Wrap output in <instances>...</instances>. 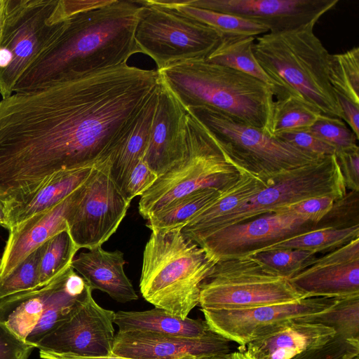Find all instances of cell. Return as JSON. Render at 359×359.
I'll return each instance as SVG.
<instances>
[{"instance_id":"obj_46","label":"cell","mask_w":359,"mask_h":359,"mask_svg":"<svg viewBox=\"0 0 359 359\" xmlns=\"http://www.w3.org/2000/svg\"><path fill=\"white\" fill-rule=\"evenodd\" d=\"M111 0H58L49 20L53 24L63 22L76 14L109 4Z\"/></svg>"},{"instance_id":"obj_20","label":"cell","mask_w":359,"mask_h":359,"mask_svg":"<svg viewBox=\"0 0 359 359\" xmlns=\"http://www.w3.org/2000/svg\"><path fill=\"white\" fill-rule=\"evenodd\" d=\"M79 189L55 206L29 217L8 231L0 259V277L11 273L53 236L68 230L67 217Z\"/></svg>"},{"instance_id":"obj_12","label":"cell","mask_w":359,"mask_h":359,"mask_svg":"<svg viewBox=\"0 0 359 359\" xmlns=\"http://www.w3.org/2000/svg\"><path fill=\"white\" fill-rule=\"evenodd\" d=\"M130 203L109 177L107 164L97 163L79 187L67 217L76 246L88 250L102 246L117 230Z\"/></svg>"},{"instance_id":"obj_27","label":"cell","mask_w":359,"mask_h":359,"mask_svg":"<svg viewBox=\"0 0 359 359\" xmlns=\"http://www.w3.org/2000/svg\"><path fill=\"white\" fill-rule=\"evenodd\" d=\"M114 323L118 331H142L184 337H202L211 330L205 320L188 317L182 319L156 307L144 311H117Z\"/></svg>"},{"instance_id":"obj_1","label":"cell","mask_w":359,"mask_h":359,"mask_svg":"<svg viewBox=\"0 0 359 359\" xmlns=\"http://www.w3.org/2000/svg\"><path fill=\"white\" fill-rule=\"evenodd\" d=\"M156 70L123 64L0 101V198L107 160L157 90Z\"/></svg>"},{"instance_id":"obj_50","label":"cell","mask_w":359,"mask_h":359,"mask_svg":"<svg viewBox=\"0 0 359 359\" xmlns=\"http://www.w3.org/2000/svg\"><path fill=\"white\" fill-rule=\"evenodd\" d=\"M0 226L9 230L10 225L7 217L6 202L0 198Z\"/></svg>"},{"instance_id":"obj_49","label":"cell","mask_w":359,"mask_h":359,"mask_svg":"<svg viewBox=\"0 0 359 359\" xmlns=\"http://www.w3.org/2000/svg\"><path fill=\"white\" fill-rule=\"evenodd\" d=\"M39 356L42 359H135L126 357L110 355L107 356H81L72 354H63L39 350ZM193 355H187L177 359H194Z\"/></svg>"},{"instance_id":"obj_45","label":"cell","mask_w":359,"mask_h":359,"mask_svg":"<svg viewBox=\"0 0 359 359\" xmlns=\"http://www.w3.org/2000/svg\"><path fill=\"white\" fill-rule=\"evenodd\" d=\"M34 348L0 322V359H29Z\"/></svg>"},{"instance_id":"obj_9","label":"cell","mask_w":359,"mask_h":359,"mask_svg":"<svg viewBox=\"0 0 359 359\" xmlns=\"http://www.w3.org/2000/svg\"><path fill=\"white\" fill-rule=\"evenodd\" d=\"M344 178L335 154L295 168L274 180L248 201L201 228L182 231L191 239L226 226L274 212L278 208L318 196L335 201L346 194Z\"/></svg>"},{"instance_id":"obj_2","label":"cell","mask_w":359,"mask_h":359,"mask_svg":"<svg viewBox=\"0 0 359 359\" xmlns=\"http://www.w3.org/2000/svg\"><path fill=\"white\" fill-rule=\"evenodd\" d=\"M140 4L111 0L65 20L55 41L20 78L13 93L127 64L139 53L135 29Z\"/></svg>"},{"instance_id":"obj_40","label":"cell","mask_w":359,"mask_h":359,"mask_svg":"<svg viewBox=\"0 0 359 359\" xmlns=\"http://www.w3.org/2000/svg\"><path fill=\"white\" fill-rule=\"evenodd\" d=\"M355 226H359V192L349 191L334 202L330 212L316 227L346 229Z\"/></svg>"},{"instance_id":"obj_31","label":"cell","mask_w":359,"mask_h":359,"mask_svg":"<svg viewBox=\"0 0 359 359\" xmlns=\"http://www.w3.org/2000/svg\"><path fill=\"white\" fill-rule=\"evenodd\" d=\"M222 191L215 188L201 189L173 201L151 214L147 219V226L151 231L182 229L195 215L215 200Z\"/></svg>"},{"instance_id":"obj_35","label":"cell","mask_w":359,"mask_h":359,"mask_svg":"<svg viewBox=\"0 0 359 359\" xmlns=\"http://www.w3.org/2000/svg\"><path fill=\"white\" fill-rule=\"evenodd\" d=\"M329 79L337 95L359 105V48L330 55Z\"/></svg>"},{"instance_id":"obj_54","label":"cell","mask_w":359,"mask_h":359,"mask_svg":"<svg viewBox=\"0 0 359 359\" xmlns=\"http://www.w3.org/2000/svg\"><path fill=\"white\" fill-rule=\"evenodd\" d=\"M231 359H250L243 351H235L231 353Z\"/></svg>"},{"instance_id":"obj_28","label":"cell","mask_w":359,"mask_h":359,"mask_svg":"<svg viewBox=\"0 0 359 359\" xmlns=\"http://www.w3.org/2000/svg\"><path fill=\"white\" fill-rule=\"evenodd\" d=\"M239 172L238 178L222 189L215 200L195 215L182 229V231L202 227L215 219L235 210L270 185L250 172L245 170H239Z\"/></svg>"},{"instance_id":"obj_44","label":"cell","mask_w":359,"mask_h":359,"mask_svg":"<svg viewBox=\"0 0 359 359\" xmlns=\"http://www.w3.org/2000/svg\"><path fill=\"white\" fill-rule=\"evenodd\" d=\"M158 175L141 159L129 175L122 194L131 202L137 196H142L158 178Z\"/></svg>"},{"instance_id":"obj_19","label":"cell","mask_w":359,"mask_h":359,"mask_svg":"<svg viewBox=\"0 0 359 359\" xmlns=\"http://www.w3.org/2000/svg\"><path fill=\"white\" fill-rule=\"evenodd\" d=\"M187 114V108L160 78L149 142L142 158L158 176L185 156Z\"/></svg>"},{"instance_id":"obj_47","label":"cell","mask_w":359,"mask_h":359,"mask_svg":"<svg viewBox=\"0 0 359 359\" xmlns=\"http://www.w3.org/2000/svg\"><path fill=\"white\" fill-rule=\"evenodd\" d=\"M346 189L359 192V147L335 154Z\"/></svg>"},{"instance_id":"obj_36","label":"cell","mask_w":359,"mask_h":359,"mask_svg":"<svg viewBox=\"0 0 359 359\" xmlns=\"http://www.w3.org/2000/svg\"><path fill=\"white\" fill-rule=\"evenodd\" d=\"M308 323L330 327L338 337L359 339V295L338 298L332 307Z\"/></svg>"},{"instance_id":"obj_42","label":"cell","mask_w":359,"mask_h":359,"mask_svg":"<svg viewBox=\"0 0 359 359\" xmlns=\"http://www.w3.org/2000/svg\"><path fill=\"white\" fill-rule=\"evenodd\" d=\"M334 201L330 196L313 197L278 208L274 212L292 213L304 220L318 224L330 212Z\"/></svg>"},{"instance_id":"obj_24","label":"cell","mask_w":359,"mask_h":359,"mask_svg":"<svg viewBox=\"0 0 359 359\" xmlns=\"http://www.w3.org/2000/svg\"><path fill=\"white\" fill-rule=\"evenodd\" d=\"M158 88L137 116L125 138L109 158L104 161L107 165L109 177L121 191L129 175L143 158L147 150Z\"/></svg>"},{"instance_id":"obj_25","label":"cell","mask_w":359,"mask_h":359,"mask_svg":"<svg viewBox=\"0 0 359 359\" xmlns=\"http://www.w3.org/2000/svg\"><path fill=\"white\" fill-rule=\"evenodd\" d=\"M61 274L47 285L0 300V322L25 341L53 297Z\"/></svg>"},{"instance_id":"obj_13","label":"cell","mask_w":359,"mask_h":359,"mask_svg":"<svg viewBox=\"0 0 359 359\" xmlns=\"http://www.w3.org/2000/svg\"><path fill=\"white\" fill-rule=\"evenodd\" d=\"M338 298L313 297L298 301L230 309H201L210 329L240 348L279 331L295 322H308L332 307Z\"/></svg>"},{"instance_id":"obj_16","label":"cell","mask_w":359,"mask_h":359,"mask_svg":"<svg viewBox=\"0 0 359 359\" xmlns=\"http://www.w3.org/2000/svg\"><path fill=\"white\" fill-rule=\"evenodd\" d=\"M338 2L339 0H185L190 6L255 21L272 33L316 23Z\"/></svg>"},{"instance_id":"obj_11","label":"cell","mask_w":359,"mask_h":359,"mask_svg":"<svg viewBox=\"0 0 359 359\" xmlns=\"http://www.w3.org/2000/svg\"><path fill=\"white\" fill-rule=\"evenodd\" d=\"M58 0H6V20L0 46L11 54L9 65L0 69L2 99L13 93L20 78L57 39L65 20L52 24L49 18Z\"/></svg>"},{"instance_id":"obj_23","label":"cell","mask_w":359,"mask_h":359,"mask_svg":"<svg viewBox=\"0 0 359 359\" xmlns=\"http://www.w3.org/2000/svg\"><path fill=\"white\" fill-rule=\"evenodd\" d=\"M95 165L58 172L34 192L18 201L6 202L8 231L69 196L86 182Z\"/></svg>"},{"instance_id":"obj_17","label":"cell","mask_w":359,"mask_h":359,"mask_svg":"<svg viewBox=\"0 0 359 359\" xmlns=\"http://www.w3.org/2000/svg\"><path fill=\"white\" fill-rule=\"evenodd\" d=\"M289 280L306 297L359 295V238L318 257Z\"/></svg>"},{"instance_id":"obj_32","label":"cell","mask_w":359,"mask_h":359,"mask_svg":"<svg viewBox=\"0 0 359 359\" xmlns=\"http://www.w3.org/2000/svg\"><path fill=\"white\" fill-rule=\"evenodd\" d=\"M359 238V226L346 229L316 228L273 245L267 250L296 249L330 252Z\"/></svg>"},{"instance_id":"obj_4","label":"cell","mask_w":359,"mask_h":359,"mask_svg":"<svg viewBox=\"0 0 359 359\" xmlns=\"http://www.w3.org/2000/svg\"><path fill=\"white\" fill-rule=\"evenodd\" d=\"M311 23L255 39V57L274 86L276 100L296 97L323 115L342 118L329 79L330 55Z\"/></svg>"},{"instance_id":"obj_48","label":"cell","mask_w":359,"mask_h":359,"mask_svg":"<svg viewBox=\"0 0 359 359\" xmlns=\"http://www.w3.org/2000/svg\"><path fill=\"white\" fill-rule=\"evenodd\" d=\"M342 118L350 126L357 140L359 139V105L346 97L337 95Z\"/></svg>"},{"instance_id":"obj_8","label":"cell","mask_w":359,"mask_h":359,"mask_svg":"<svg viewBox=\"0 0 359 359\" xmlns=\"http://www.w3.org/2000/svg\"><path fill=\"white\" fill-rule=\"evenodd\" d=\"M307 298L253 256L217 262L200 286L201 309H243Z\"/></svg>"},{"instance_id":"obj_39","label":"cell","mask_w":359,"mask_h":359,"mask_svg":"<svg viewBox=\"0 0 359 359\" xmlns=\"http://www.w3.org/2000/svg\"><path fill=\"white\" fill-rule=\"evenodd\" d=\"M308 130L320 140L332 146L336 153L358 147L353 133L339 118L320 114Z\"/></svg>"},{"instance_id":"obj_37","label":"cell","mask_w":359,"mask_h":359,"mask_svg":"<svg viewBox=\"0 0 359 359\" xmlns=\"http://www.w3.org/2000/svg\"><path fill=\"white\" fill-rule=\"evenodd\" d=\"M252 256L274 273L287 279L311 265L318 258L315 252L296 249L267 250Z\"/></svg>"},{"instance_id":"obj_55","label":"cell","mask_w":359,"mask_h":359,"mask_svg":"<svg viewBox=\"0 0 359 359\" xmlns=\"http://www.w3.org/2000/svg\"><path fill=\"white\" fill-rule=\"evenodd\" d=\"M353 359H359V356H357V357H355V358H353Z\"/></svg>"},{"instance_id":"obj_53","label":"cell","mask_w":359,"mask_h":359,"mask_svg":"<svg viewBox=\"0 0 359 359\" xmlns=\"http://www.w3.org/2000/svg\"><path fill=\"white\" fill-rule=\"evenodd\" d=\"M194 359H231V355L230 353H226V354L205 355V356L196 357Z\"/></svg>"},{"instance_id":"obj_38","label":"cell","mask_w":359,"mask_h":359,"mask_svg":"<svg viewBox=\"0 0 359 359\" xmlns=\"http://www.w3.org/2000/svg\"><path fill=\"white\" fill-rule=\"evenodd\" d=\"M41 245L6 276L0 277V300L40 287L39 262Z\"/></svg>"},{"instance_id":"obj_51","label":"cell","mask_w":359,"mask_h":359,"mask_svg":"<svg viewBox=\"0 0 359 359\" xmlns=\"http://www.w3.org/2000/svg\"><path fill=\"white\" fill-rule=\"evenodd\" d=\"M11 61V54L10 51L0 46V69L7 67Z\"/></svg>"},{"instance_id":"obj_18","label":"cell","mask_w":359,"mask_h":359,"mask_svg":"<svg viewBox=\"0 0 359 359\" xmlns=\"http://www.w3.org/2000/svg\"><path fill=\"white\" fill-rule=\"evenodd\" d=\"M230 341L210 330L198 337H184L142 331H118L112 354L135 359H177L231 352Z\"/></svg>"},{"instance_id":"obj_3","label":"cell","mask_w":359,"mask_h":359,"mask_svg":"<svg viewBox=\"0 0 359 359\" xmlns=\"http://www.w3.org/2000/svg\"><path fill=\"white\" fill-rule=\"evenodd\" d=\"M157 72L186 108L212 109L271 135L275 96L269 85L205 60L187 61Z\"/></svg>"},{"instance_id":"obj_6","label":"cell","mask_w":359,"mask_h":359,"mask_svg":"<svg viewBox=\"0 0 359 359\" xmlns=\"http://www.w3.org/2000/svg\"><path fill=\"white\" fill-rule=\"evenodd\" d=\"M187 109L238 171L250 172L268 184L283 174L325 157L302 151L277 137L240 123L215 110L204 107Z\"/></svg>"},{"instance_id":"obj_21","label":"cell","mask_w":359,"mask_h":359,"mask_svg":"<svg viewBox=\"0 0 359 359\" xmlns=\"http://www.w3.org/2000/svg\"><path fill=\"white\" fill-rule=\"evenodd\" d=\"M126 261L120 250L106 251L102 246L81 252L71 266L92 290H99L120 303L138 299L124 271Z\"/></svg>"},{"instance_id":"obj_5","label":"cell","mask_w":359,"mask_h":359,"mask_svg":"<svg viewBox=\"0 0 359 359\" xmlns=\"http://www.w3.org/2000/svg\"><path fill=\"white\" fill-rule=\"evenodd\" d=\"M151 231L143 252L140 292L154 307L184 319L198 305L201 284L217 262L182 228Z\"/></svg>"},{"instance_id":"obj_26","label":"cell","mask_w":359,"mask_h":359,"mask_svg":"<svg viewBox=\"0 0 359 359\" xmlns=\"http://www.w3.org/2000/svg\"><path fill=\"white\" fill-rule=\"evenodd\" d=\"M90 287L72 266L60 277L57 290L25 341L35 348L47 334L68 319L78 309Z\"/></svg>"},{"instance_id":"obj_34","label":"cell","mask_w":359,"mask_h":359,"mask_svg":"<svg viewBox=\"0 0 359 359\" xmlns=\"http://www.w3.org/2000/svg\"><path fill=\"white\" fill-rule=\"evenodd\" d=\"M321 114L306 102L294 97L275 100L271 135L288 131L308 130Z\"/></svg>"},{"instance_id":"obj_30","label":"cell","mask_w":359,"mask_h":359,"mask_svg":"<svg viewBox=\"0 0 359 359\" xmlns=\"http://www.w3.org/2000/svg\"><path fill=\"white\" fill-rule=\"evenodd\" d=\"M255 36H222L216 48L205 59L206 61L225 66L251 76L272 87L271 79L257 62L253 52Z\"/></svg>"},{"instance_id":"obj_52","label":"cell","mask_w":359,"mask_h":359,"mask_svg":"<svg viewBox=\"0 0 359 359\" xmlns=\"http://www.w3.org/2000/svg\"><path fill=\"white\" fill-rule=\"evenodd\" d=\"M6 11V0H0V46L2 41Z\"/></svg>"},{"instance_id":"obj_41","label":"cell","mask_w":359,"mask_h":359,"mask_svg":"<svg viewBox=\"0 0 359 359\" xmlns=\"http://www.w3.org/2000/svg\"><path fill=\"white\" fill-rule=\"evenodd\" d=\"M359 356V339L334 335L323 344L306 351L292 359H353Z\"/></svg>"},{"instance_id":"obj_7","label":"cell","mask_w":359,"mask_h":359,"mask_svg":"<svg viewBox=\"0 0 359 359\" xmlns=\"http://www.w3.org/2000/svg\"><path fill=\"white\" fill-rule=\"evenodd\" d=\"M185 156L159 175L142 196L139 212L147 219L153 212L195 191L223 189L234 182L239 171L227 159L201 123L187 109Z\"/></svg>"},{"instance_id":"obj_33","label":"cell","mask_w":359,"mask_h":359,"mask_svg":"<svg viewBox=\"0 0 359 359\" xmlns=\"http://www.w3.org/2000/svg\"><path fill=\"white\" fill-rule=\"evenodd\" d=\"M79 250L68 230L60 231L46 241L41 245L39 262L40 287L47 285L71 266Z\"/></svg>"},{"instance_id":"obj_29","label":"cell","mask_w":359,"mask_h":359,"mask_svg":"<svg viewBox=\"0 0 359 359\" xmlns=\"http://www.w3.org/2000/svg\"><path fill=\"white\" fill-rule=\"evenodd\" d=\"M152 5L172 9L201 22L222 36L262 35L269 32L266 27L244 18L188 6L184 1L145 0Z\"/></svg>"},{"instance_id":"obj_15","label":"cell","mask_w":359,"mask_h":359,"mask_svg":"<svg viewBox=\"0 0 359 359\" xmlns=\"http://www.w3.org/2000/svg\"><path fill=\"white\" fill-rule=\"evenodd\" d=\"M90 288L75 312L45 335L35 348L81 356L112 354L115 338L113 311L100 306Z\"/></svg>"},{"instance_id":"obj_43","label":"cell","mask_w":359,"mask_h":359,"mask_svg":"<svg viewBox=\"0 0 359 359\" xmlns=\"http://www.w3.org/2000/svg\"><path fill=\"white\" fill-rule=\"evenodd\" d=\"M275 137L306 152L324 157L336 154L335 149L308 130L288 131Z\"/></svg>"},{"instance_id":"obj_10","label":"cell","mask_w":359,"mask_h":359,"mask_svg":"<svg viewBox=\"0 0 359 359\" xmlns=\"http://www.w3.org/2000/svg\"><path fill=\"white\" fill-rule=\"evenodd\" d=\"M140 4L135 29L139 53L149 56L156 70L191 60H205L222 36L208 25L176 11Z\"/></svg>"},{"instance_id":"obj_22","label":"cell","mask_w":359,"mask_h":359,"mask_svg":"<svg viewBox=\"0 0 359 359\" xmlns=\"http://www.w3.org/2000/svg\"><path fill=\"white\" fill-rule=\"evenodd\" d=\"M335 332L319 323L295 322L286 327L250 341L245 353L250 359H292L297 355L320 346Z\"/></svg>"},{"instance_id":"obj_14","label":"cell","mask_w":359,"mask_h":359,"mask_svg":"<svg viewBox=\"0 0 359 359\" xmlns=\"http://www.w3.org/2000/svg\"><path fill=\"white\" fill-rule=\"evenodd\" d=\"M316 226L292 213L271 212L191 240L217 262L253 255Z\"/></svg>"}]
</instances>
